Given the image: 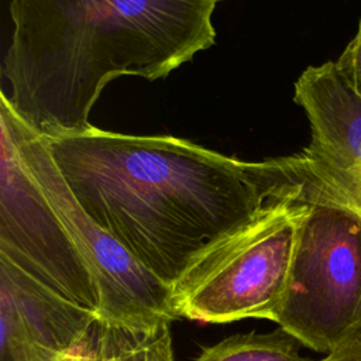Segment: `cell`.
I'll return each instance as SVG.
<instances>
[{
  "instance_id": "1",
  "label": "cell",
  "mask_w": 361,
  "mask_h": 361,
  "mask_svg": "<svg viewBox=\"0 0 361 361\" xmlns=\"http://www.w3.org/2000/svg\"><path fill=\"white\" fill-rule=\"evenodd\" d=\"M48 140L85 212L166 285L209 243L300 202L298 152L247 162L172 135L94 126Z\"/></svg>"
},
{
  "instance_id": "2",
  "label": "cell",
  "mask_w": 361,
  "mask_h": 361,
  "mask_svg": "<svg viewBox=\"0 0 361 361\" xmlns=\"http://www.w3.org/2000/svg\"><path fill=\"white\" fill-rule=\"evenodd\" d=\"M221 0H10L6 94L34 131L58 138L93 127L89 114L118 76L165 78L214 44Z\"/></svg>"
},
{
  "instance_id": "3",
  "label": "cell",
  "mask_w": 361,
  "mask_h": 361,
  "mask_svg": "<svg viewBox=\"0 0 361 361\" xmlns=\"http://www.w3.org/2000/svg\"><path fill=\"white\" fill-rule=\"evenodd\" d=\"M306 203H278L203 247L169 285L178 317L276 322Z\"/></svg>"
},
{
  "instance_id": "4",
  "label": "cell",
  "mask_w": 361,
  "mask_h": 361,
  "mask_svg": "<svg viewBox=\"0 0 361 361\" xmlns=\"http://www.w3.org/2000/svg\"><path fill=\"white\" fill-rule=\"evenodd\" d=\"M275 323L323 354L361 336V221L347 210L306 203Z\"/></svg>"
},
{
  "instance_id": "5",
  "label": "cell",
  "mask_w": 361,
  "mask_h": 361,
  "mask_svg": "<svg viewBox=\"0 0 361 361\" xmlns=\"http://www.w3.org/2000/svg\"><path fill=\"white\" fill-rule=\"evenodd\" d=\"M0 116L16 137L21 157L61 219L97 292V316L135 329L171 324L178 314L171 288L144 267L79 204L62 176L49 140L25 124L1 92Z\"/></svg>"
},
{
  "instance_id": "6",
  "label": "cell",
  "mask_w": 361,
  "mask_h": 361,
  "mask_svg": "<svg viewBox=\"0 0 361 361\" xmlns=\"http://www.w3.org/2000/svg\"><path fill=\"white\" fill-rule=\"evenodd\" d=\"M0 258L97 314V292L68 231L0 116Z\"/></svg>"
},
{
  "instance_id": "7",
  "label": "cell",
  "mask_w": 361,
  "mask_h": 361,
  "mask_svg": "<svg viewBox=\"0 0 361 361\" xmlns=\"http://www.w3.org/2000/svg\"><path fill=\"white\" fill-rule=\"evenodd\" d=\"M96 316L0 258V361H48L71 347Z\"/></svg>"
},
{
  "instance_id": "8",
  "label": "cell",
  "mask_w": 361,
  "mask_h": 361,
  "mask_svg": "<svg viewBox=\"0 0 361 361\" xmlns=\"http://www.w3.org/2000/svg\"><path fill=\"white\" fill-rule=\"evenodd\" d=\"M48 361H175L171 324L135 329L96 316L71 347Z\"/></svg>"
},
{
  "instance_id": "9",
  "label": "cell",
  "mask_w": 361,
  "mask_h": 361,
  "mask_svg": "<svg viewBox=\"0 0 361 361\" xmlns=\"http://www.w3.org/2000/svg\"><path fill=\"white\" fill-rule=\"evenodd\" d=\"M299 341L282 327L244 333L206 347L195 361H316L299 353Z\"/></svg>"
},
{
  "instance_id": "10",
  "label": "cell",
  "mask_w": 361,
  "mask_h": 361,
  "mask_svg": "<svg viewBox=\"0 0 361 361\" xmlns=\"http://www.w3.org/2000/svg\"><path fill=\"white\" fill-rule=\"evenodd\" d=\"M336 62L347 80L361 96V20L355 37L345 47Z\"/></svg>"
},
{
  "instance_id": "11",
  "label": "cell",
  "mask_w": 361,
  "mask_h": 361,
  "mask_svg": "<svg viewBox=\"0 0 361 361\" xmlns=\"http://www.w3.org/2000/svg\"><path fill=\"white\" fill-rule=\"evenodd\" d=\"M319 361H361V336L347 341Z\"/></svg>"
}]
</instances>
